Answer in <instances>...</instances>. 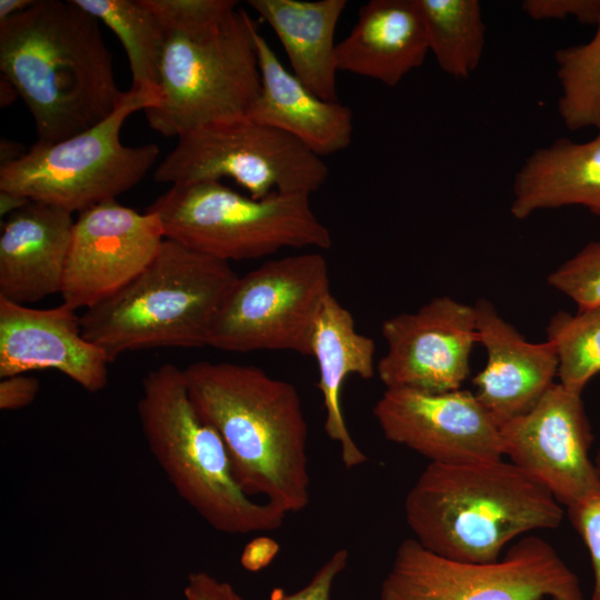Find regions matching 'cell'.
<instances>
[{
  "instance_id": "6da1fadb",
  "label": "cell",
  "mask_w": 600,
  "mask_h": 600,
  "mask_svg": "<svg viewBox=\"0 0 600 600\" xmlns=\"http://www.w3.org/2000/svg\"><path fill=\"white\" fill-rule=\"evenodd\" d=\"M0 71L31 113L39 144L90 129L124 92L99 21L73 0H34L0 24Z\"/></svg>"
},
{
  "instance_id": "7a4b0ae2",
  "label": "cell",
  "mask_w": 600,
  "mask_h": 600,
  "mask_svg": "<svg viewBox=\"0 0 600 600\" xmlns=\"http://www.w3.org/2000/svg\"><path fill=\"white\" fill-rule=\"evenodd\" d=\"M183 371L190 398L220 434L243 491L286 516L306 509L308 424L296 387L231 362L198 361Z\"/></svg>"
},
{
  "instance_id": "3957f363",
  "label": "cell",
  "mask_w": 600,
  "mask_h": 600,
  "mask_svg": "<svg viewBox=\"0 0 600 600\" xmlns=\"http://www.w3.org/2000/svg\"><path fill=\"white\" fill-rule=\"evenodd\" d=\"M163 31L160 102L151 129L179 137L247 117L261 91L254 20L234 0H146Z\"/></svg>"
},
{
  "instance_id": "277c9868",
  "label": "cell",
  "mask_w": 600,
  "mask_h": 600,
  "mask_svg": "<svg viewBox=\"0 0 600 600\" xmlns=\"http://www.w3.org/2000/svg\"><path fill=\"white\" fill-rule=\"evenodd\" d=\"M413 538L442 557L491 562L522 536L558 528L563 507L509 460L429 463L404 499Z\"/></svg>"
},
{
  "instance_id": "5b68a950",
  "label": "cell",
  "mask_w": 600,
  "mask_h": 600,
  "mask_svg": "<svg viewBox=\"0 0 600 600\" xmlns=\"http://www.w3.org/2000/svg\"><path fill=\"white\" fill-rule=\"evenodd\" d=\"M238 277L229 262L164 239L132 281L84 310L82 333L110 362L136 350L208 346L214 318Z\"/></svg>"
},
{
  "instance_id": "8992f818",
  "label": "cell",
  "mask_w": 600,
  "mask_h": 600,
  "mask_svg": "<svg viewBox=\"0 0 600 600\" xmlns=\"http://www.w3.org/2000/svg\"><path fill=\"white\" fill-rule=\"evenodd\" d=\"M150 452L179 497L228 534L280 528L286 514L256 501L238 483L227 448L193 404L183 369L164 363L142 379L137 404Z\"/></svg>"
},
{
  "instance_id": "52a82bcc",
  "label": "cell",
  "mask_w": 600,
  "mask_h": 600,
  "mask_svg": "<svg viewBox=\"0 0 600 600\" xmlns=\"http://www.w3.org/2000/svg\"><path fill=\"white\" fill-rule=\"evenodd\" d=\"M300 193L253 199L220 181L171 186L148 208L166 239L229 262L261 258L284 248L328 249L332 240Z\"/></svg>"
},
{
  "instance_id": "ba28073f",
  "label": "cell",
  "mask_w": 600,
  "mask_h": 600,
  "mask_svg": "<svg viewBox=\"0 0 600 600\" xmlns=\"http://www.w3.org/2000/svg\"><path fill=\"white\" fill-rule=\"evenodd\" d=\"M160 94L130 88L113 112L88 130L52 144L34 143L0 166V190L79 213L137 186L154 166V143L128 147L121 128L132 113L156 107Z\"/></svg>"
},
{
  "instance_id": "9c48e42d",
  "label": "cell",
  "mask_w": 600,
  "mask_h": 600,
  "mask_svg": "<svg viewBox=\"0 0 600 600\" xmlns=\"http://www.w3.org/2000/svg\"><path fill=\"white\" fill-rule=\"evenodd\" d=\"M380 600H583L580 581L556 549L526 536L503 557L469 562L437 554L414 538L396 550Z\"/></svg>"
},
{
  "instance_id": "30bf717a",
  "label": "cell",
  "mask_w": 600,
  "mask_h": 600,
  "mask_svg": "<svg viewBox=\"0 0 600 600\" xmlns=\"http://www.w3.org/2000/svg\"><path fill=\"white\" fill-rule=\"evenodd\" d=\"M323 159L290 134L248 117L208 123L178 137L153 172L158 183L232 179L253 199L310 196L327 181Z\"/></svg>"
},
{
  "instance_id": "8fae6325",
  "label": "cell",
  "mask_w": 600,
  "mask_h": 600,
  "mask_svg": "<svg viewBox=\"0 0 600 600\" xmlns=\"http://www.w3.org/2000/svg\"><path fill=\"white\" fill-rule=\"evenodd\" d=\"M330 294L329 267L321 253L267 261L238 277L214 318L208 346L311 356L314 323Z\"/></svg>"
},
{
  "instance_id": "7c38bea8",
  "label": "cell",
  "mask_w": 600,
  "mask_h": 600,
  "mask_svg": "<svg viewBox=\"0 0 600 600\" xmlns=\"http://www.w3.org/2000/svg\"><path fill=\"white\" fill-rule=\"evenodd\" d=\"M503 456L569 508L600 490L581 393L554 382L527 413L500 427Z\"/></svg>"
},
{
  "instance_id": "4fadbf2b",
  "label": "cell",
  "mask_w": 600,
  "mask_h": 600,
  "mask_svg": "<svg viewBox=\"0 0 600 600\" xmlns=\"http://www.w3.org/2000/svg\"><path fill=\"white\" fill-rule=\"evenodd\" d=\"M157 214L140 213L116 199L80 211L64 267L62 303L89 309L132 281L164 241Z\"/></svg>"
},
{
  "instance_id": "5bb4252c",
  "label": "cell",
  "mask_w": 600,
  "mask_h": 600,
  "mask_svg": "<svg viewBox=\"0 0 600 600\" xmlns=\"http://www.w3.org/2000/svg\"><path fill=\"white\" fill-rule=\"evenodd\" d=\"M387 351L377 364L386 389L424 392L461 389L470 372L476 342L474 306L436 297L414 312L386 319L381 327Z\"/></svg>"
},
{
  "instance_id": "9a60e30c",
  "label": "cell",
  "mask_w": 600,
  "mask_h": 600,
  "mask_svg": "<svg viewBox=\"0 0 600 600\" xmlns=\"http://www.w3.org/2000/svg\"><path fill=\"white\" fill-rule=\"evenodd\" d=\"M386 439L429 459L459 464L503 459L500 427L467 390L386 389L373 407Z\"/></svg>"
},
{
  "instance_id": "2e32d148",
  "label": "cell",
  "mask_w": 600,
  "mask_h": 600,
  "mask_svg": "<svg viewBox=\"0 0 600 600\" xmlns=\"http://www.w3.org/2000/svg\"><path fill=\"white\" fill-rule=\"evenodd\" d=\"M109 363L106 352L84 338L71 307L34 309L0 298V378L53 369L98 392L108 383Z\"/></svg>"
},
{
  "instance_id": "e0dca14e",
  "label": "cell",
  "mask_w": 600,
  "mask_h": 600,
  "mask_svg": "<svg viewBox=\"0 0 600 600\" xmlns=\"http://www.w3.org/2000/svg\"><path fill=\"white\" fill-rule=\"evenodd\" d=\"M478 342L487 353L473 378L477 399L501 427L530 411L554 383L558 358L550 341L533 343L487 299L474 303Z\"/></svg>"
},
{
  "instance_id": "ac0fdd59",
  "label": "cell",
  "mask_w": 600,
  "mask_h": 600,
  "mask_svg": "<svg viewBox=\"0 0 600 600\" xmlns=\"http://www.w3.org/2000/svg\"><path fill=\"white\" fill-rule=\"evenodd\" d=\"M73 213L29 201L8 216L0 234V298L24 304L61 291Z\"/></svg>"
},
{
  "instance_id": "d6986e66",
  "label": "cell",
  "mask_w": 600,
  "mask_h": 600,
  "mask_svg": "<svg viewBox=\"0 0 600 600\" xmlns=\"http://www.w3.org/2000/svg\"><path fill=\"white\" fill-rule=\"evenodd\" d=\"M254 41L261 91L247 117L290 134L321 158L347 149L352 141V110L310 91L284 68L258 27Z\"/></svg>"
},
{
  "instance_id": "ffe728a7",
  "label": "cell",
  "mask_w": 600,
  "mask_h": 600,
  "mask_svg": "<svg viewBox=\"0 0 600 600\" xmlns=\"http://www.w3.org/2000/svg\"><path fill=\"white\" fill-rule=\"evenodd\" d=\"M429 52L418 0H370L349 34L336 46L338 71L397 86Z\"/></svg>"
},
{
  "instance_id": "44dd1931",
  "label": "cell",
  "mask_w": 600,
  "mask_h": 600,
  "mask_svg": "<svg viewBox=\"0 0 600 600\" xmlns=\"http://www.w3.org/2000/svg\"><path fill=\"white\" fill-rule=\"evenodd\" d=\"M581 206L600 217V132L587 142L560 138L528 156L514 174L510 213Z\"/></svg>"
},
{
  "instance_id": "7402d4cb",
  "label": "cell",
  "mask_w": 600,
  "mask_h": 600,
  "mask_svg": "<svg viewBox=\"0 0 600 600\" xmlns=\"http://www.w3.org/2000/svg\"><path fill=\"white\" fill-rule=\"evenodd\" d=\"M374 352L373 339L357 331L350 311L331 293L314 323L311 356L319 369L318 388L326 411L324 431L339 444L341 461L347 469L363 464L367 456L347 427L341 407V390L351 374L362 379L374 376Z\"/></svg>"
},
{
  "instance_id": "603a6c76",
  "label": "cell",
  "mask_w": 600,
  "mask_h": 600,
  "mask_svg": "<svg viewBox=\"0 0 600 600\" xmlns=\"http://www.w3.org/2000/svg\"><path fill=\"white\" fill-rule=\"evenodd\" d=\"M283 46L292 73L314 94L338 101L334 33L346 0H249Z\"/></svg>"
},
{
  "instance_id": "cb8c5ba5",
  "label": "cell",
  "mask_w": 600,
  "mask_h": 600,
  "mask_svg": "<svg viewBox=\"0 0 600 600\" xmlns=\"http://www.w3.org/2000/svg\"><path fill=\"white\" fill-rule=\"evenodd\" d=\"M429 51L439 68L454 79H468L479 67L486 24L478 0H418Z\"/></svg>"
},
{
  "instance_id": "d4e9b609",
  "label": "cell",
  "mask_w": 600,
  "mask_h": 600,
  "mask_svg": "<svg viewBox=\"0 0 600 600\" xmlns=\"http://www.w3.org/2000/svg\"><path fill=\"white\" fill-rule=\"evenodd\" d=\"M116 33L128 57L134 89L160 94L162 27L146 0H73Z\"/></svg>"
},
{
  "instance_id": "484cf974",
  "label": "cell",
  "mask_w": 600,
  "mask_h": 600,
  "mask_svg": "<svg viewBox=\"0 0 600 600\" xmlns=\"http://www.w3.org/2000/svg\"><path fill=\"white\" fill-rule=\"evenodd\" d=\"M554 62L562 123L571 132L589 128L600 132V19L587 43L557 49Z\"/></svg>"
},
{
  "instance_id": "4316f807",
  "label": "cell",
  "mask_w": 600,
  "mask_h": 600,
  "mask_svg": "<svg viewBox=\"0 0 600 600\" xmlns=\"http://www.w3.org/2000/svg\"><path fill=\"white\" fill-rule=\"evenodd\" d=\"M557 352L559 383L581 393L600 372V307L578 313L557 312L547 327Z\"/></svg>"
},
{
  "instance_id": "83f0119b",
  "label": "cell",
  "mask_w": 600,
  "mask_h": 600,
  "mask_svg": "<svg viewBox=\"0 0 600 600\" xmlns=\"http://www.w3.org/2000/svg\"><path fill=\"white\" fill-rule=\"evenodd\" d=\"M548 283L579 310L600 307V241L587 243L548 276Z\"/></svg>"
},
{
  "instance_id": "f1b7e54d",
  "label": "cell",
  "mask_w": 600,
  "mask_h": 600,
  "mask_svg": "<svg viewBox=\"0 0 600 600\" xmlns=\"http://www.w3.org/2000/svg\"><path fill=\"white\" fill-rule=\"evenodd\" d=\"M567 510L590 556L593 573L591 600H600V490Z\"/></svg>"
},
{
  "instance_id": "f546056e",
  "label": "cell",
  "mask_w": 600,
  "mask_h": 600,
  "mask_svg": "<svg viewBox=\"0 0 600 600\" xmlns=\"http://www.w3.org/2000/svg\"><path fill=\"white\" fill-rule=\"evenodd\" d=\"M523 12L533 20H563L597 26L600 19V0H524Z\"/></svg>"
},
{
  "instance_id": "4dcf8cb0",
  "label": "cell",
  "mask_w": 600,
  "mask_h": 600,
  "mask_svg": "<svg viewBox=\"0 0 600 600\" xmlns=\"http://www.w3.org/2000/svg\"><path fill=\"white\" fill-rule=\"evenodd\" d=\"M348 559V551L339 549L301 589L289 593L282 588H274L270 592L268 600H330L334 581L344 571Z\"/></svg>"
},
{
  "instance_id": "1f68e13d",
  "label": "cell",
  "mask_w": 600,
  "mask_h": 600,
  "mask_svg": "<svg viewBox=\"0 0 600 600\" xmlns=\"http://www.w3.org/2000/svg\"><path fill=\"white\" fill-rule=\"evenodd\" d=\"M183 593L186 600H243L229 582L204 571L189 574Z\"/></svg>"
},
{
  "instance_id": "d6a6232c",
  "label": "cell",
  "mask_w": 600,
  "mask_h": 600,
  "mask_svg": "<svg viewBox=\"0 0 600 600\" xmlns=\"http://www.w3.org/2000/svg\"><path fill=\"white\" fill-rule=\"evenodd\" d=\"M39 381L34 377L8 376L0 381V409L17 410L29 406L37 397Z\"/></svg>"
},
{
  "instance_id": "836d02e7",
  "label": "cell",
  "mask_w": 600,
  "mask_h": 600,
  "mask_svg": "<svg viewBox=\"0 0 600 600\" xmlns=\"http://www.w3.org/2000/svg\"><path fill=\"white\" fill-rule=\"evenodd\" d=\"M276 552L277 547L270 539L258 538L244 548L241 563L249 571H258L272 560Z\"/></svg>"
},
{
  "instance_id": "e575fe53",
  "label": "cell",
  "mask_w": 600,
  "mask_h": 600,
  "mask_svg": "<svg viewBox=\"0 0 600 600\" xmlns=\"http://www.w3.org/2000/svg\"><path fill=\"white\" fill-rule=\"evenodd\" d=\"M30 200L6 190H0V216L8 217L14 211L26 206Z\"/></svg>"
},
{
  "instance_id": "d590c367",
  "label": "cell",
  "mask_w": 600,
  "mask_h": 600,
  "mask_svg": "<svg viewBox=\"0 0 600 600\" xmlns=\"http://www.w3.org/2000/svg\"><path fill=\"white\" fill-rule=\"evenodd\" d=\"M34 0H0V24L26 10Z\"/></svg>"
},
{
  "instance_id": "8d00e7d4",
  "label": "cell",
  "mask_w": 600,
  "mask_h": 600,
  "mask_svg": "<svg viewBox=\"0 0 600 600\" xmlns=\"http://www.w3.org/2000/svg\"><path fill=\"white\" fill-rule=\"evenodd\" d=\"M1 166L12 162L23 156L27 151H22L20 144L8 139H1Z\"/></svg>"
},
{
  "instance_id": "74e56055",
  "label": "cell",
  "mask_w": 600,
  "mask_h": 600,
  "mask_svg": "<svg viewBox=\"0 0 600 600\" xmlns=\"http://www.w3.org/2000/svg\"><path fill=\"white\" fill-rule=\"evenodd\" d=\"M19 97L16 88L10 82V80L1 74L0 77V106L8 107L13 100Z\"/></svg>"
},
{
  "instance_id": "f35d334b",
  "label": "cell",
  "mask_w": 600,
  "mask_h": 600,
  "mask_svg": "<svg viewBox=\"0 0 600 600\" xmlns=\"http://www.w3.org/2000/svg\"><path fill=\"white\" fill-rule=\"evenodd\" d=\"M593 461H594V466H596L597 471H598L599 477H600V447H599V449L597 451V454H596V458H594Z\"/></svg>"
}]
</instances>
